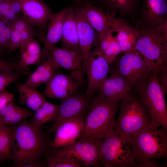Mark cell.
<instances>
[{"label":"cell","mask_w":167,"mask_h":167,"mask_svg":"<svg viewBox=\"0 0 167 167\" xmlns=\"http://www.w3.org/2000/svg\"><path fill=\"white\" fill-rule=\"evenodd\" d=\"M130 140L137 164L145 161L167 158V129L150 126L131 135Z\"/></svg>","instance_id":"obj_5"},{"label":"cell","mask_w":167,"mask_h":167,"mask_svg":"<svg viewBox=\"0 0 167 167\" xmlns=\"http://www.w3.org/2000/svg\"><path fill=\"white\" fill-rule=\"evenodd\" d=\"M86 116L75 117L62 123L55 132L50 148L65 147L77 140L83 131Z\"/></svg>","instance_id":"obj_16"},{"label":"cell","mask_w":167,"mask_h":167,"mask_svg":"<svg viewBox=\"0 0 167 167\" xmlns=\"http://www.w3.org/2000/svg\"><path fill=\"white\" fill-rule=\"evenodd\" d=\"M79 47L84 61L83 69L93 45L99 42L98 36L86 19L81 6H74Z\"/></svg>","instance_id":"obj_14"},{"label":"cell","mask_w":167,"mask_h":167,"mask_svg":"<svg viewBox=\"0 0 167 167\" xmlns=\"http://www.w3.org/2000/svg\"><path fill=\"white\" fill-rule=\"evenodd\" d=\"M138 24L160 27L167 24V0H142Z\"/></svg>","instance_id":"obj_17"},{"label":"cell","mask_w":167,"mask_h":167,"mask_svg":"<svg viewBox=\"0 0 167 167\" xmlns=\"http://www.w3.org/2000/svg\"><path fill=\"white\" fill-rule=\"evenodd\" d=\"M10 9L16 13L20 14L21 5L19 0H10Z\"/></svg>","instance_id":"obj_42"},{"label":"cell","mask_w":167,"mask_h":167,"mask_svg":"<svg viewBox=\"0 0 167 167\" xmlns=\"http://www.w3.org/2000/svg\"><path fill=\"white\" fill-rule=\"evenodd\" d=\"M93 97L88 96L85 92H78L62 100L57 115L48 129L49 133H55L59 126L69 119L79 116H86Z\"/></svg>","instance_id":"obj_10"},{"label":"cell","mask_w":167,"mask_h":167,"mask_svg":"<svg viewBox=\"0 0 167 167\" xmlns=\"http://www.w3.org/2000/svg\"><path fill=\"white\" fill-rule=\"evenodd\" d=\"M81 7L88 22L98 34L100 42L106 34L111 20L116 12L108 11L105 13L100 8L88 4Z\"/></svg>","instance_id":"obj_21"},{"label":"cell","mask_w":167,"mask_h":167,"mask_svg":"<svg viewBox=\"0 0 167 167\" xmlns=\"http://www.w3.org/2000/svg\"><path fill=\"white\" fill-rule=\"evenodd\" d=\"M10 9V0H3L0 5V18H3Z\"/></svg>","instance_id":"obj_41"},{"label":"cell","mask_w":167,"mask_h":167,"mask_svg":"<svg viewBox=\"0 0 167 167\" xmlns=\"http://www.w3.org/2000/svg\"><path fill=\"white\" fill-rule=\"evenodd\" d=\"M59 105L52 104L46 101L34 113L29 122L31 126L37 131L41 130V127L48 122H52L55 119Z\"/></svg>","instance_id":"obj_26"},{"label":"cell","mask_w":167,"mask_h":167,"mask_svg":"<svg viewBox=\"0 0 167 167\" xmlns=\"http://www.w3.org/2000/svg\"><path fill=\"white\" fill-rule=\"evenodd\" d=\"M101 166L105 167H136L130 142V136L116 132L114 130L103 139L99 151Z\"/></svg>","instance_id":"obj_6"},{"label":"cell","mask_w":167,"mask_h":167,"mask_svg":"<svg viewBox=\"0 0 167 167\" xmlns=\"http://www.w3.org/2000/svg\"><path fill=\"white\" fill-rule=\"evenodd\" d=\"M13 141V133L10 127L0 124V163L10 160Z\"/></svg>","instance_id":"obj_28"},{"label":"cell","mask_w":167,"mask_h":167,"mask_svg":"<svg viewBox=\"0 0 167 167\" xmlns=\"http://www.w3.org/2000/svg\"><path fill=\"white\" fill-rule=\"evenodd\" d=\"M114 40L119 45L121 52H126L132 49L136 42L138 32L135 28L126 19L113 16L109 26Z\"/></svg>","instance_id":"obj_18"},{"label":"cell","mask_w":167,"mask_h":167,"mask_svg":"<svg viewBox=\"0 0 167 167\" xmlns=\"http://www.w3.org/2000/svg\"><path fill=\"white\" fill-rule=\"evenodd\" d=\"M3 0H0V5L1 4V3L2 1Z\"/></svg>","instance_id":"obj_44"},{"label":"cell","mask_w":167,"mask_h":167,"mask_svg":"<svg viewBox=\"0 0 167 167\" xmlns=\"http://www.w3.org/2000/svg\"><path fill=\"white\" fill-rule=\"evenodd\" d=\"M121 52L120 48L117 43L114 40L102 54L109 65L117 58Z\"/></svg>","instance_id":"obj_33"},{"label":"cell","mask_w":167,"mask_h":167,"mask_svg":"<svg viewBox=\"0 0 167 167\" xmlns=\"http://www.w3.org/2000/svg\"><path fill=\"white\" fill-rule=\"evenodd\" d=\"M19 94L20 104L27 106L31 110L36 111L47 100L44 94L34 88L24 85L23 84L15 82Z\"/></svg>","instance_id":"obj_25"},{"label":"cell","mask_w":167,"mask_h":167,"mask_svg":"<svg viewBox=\"0 0 167 167\" xmlns=\"http://www.w3.org/2000/svg\"><path fill=\"white\" fill-rule=\"evenodd\" d=\"M164 165L157 162L155 160H147L137 164L136 167H162Z\"/></svg>","instance_id":"obj_40"},{"label":"cell","mask_w":167,"mask_h":167,"mask_svg":"<svg viewBox=\"0 0 167 167\" xmlns=\"http://www.w3.org/2000/svg\"><path fill=\"white\" fill-rule=\"evenodd\" d=\"M119 106V115L114 127V130L117 133L130 136L138 131L152 126L148 114L133 92L129 97L121 101Z\"/></svg>","instance_id":"obj_7"},{"label":"cell","mask_w":167,"mask_h":167,"mask_svg":"<svg viewBox=\"0 0 167 167\" xmlns=\"http://www.w3.org/2000/svg\"></svg>","instance_id":"obj_45"},{"label":"cell","mask_w":167,"mask_h":167,"mask_svg":"<svg viewBox=\"0 0 167 167\" xmlns=\"http://www.w3.org/2000/svg\"><path fill=\"white\" fill-rule=\"evenodd\" d=\"M109 67L110 65L96 46L91 51L83 68L84 73L88 78L85 92L87 95L93 96L99 85L107 77Z\"/></svg>","instance_id":"obj_12"},{"label":"cell","mask_w":167,"mask_h":167,"mask_svg":"<svg viewBox=\"0 0 167 167\" xmlns=\"http://www.w3.org/2000/svg\"><path fill=\"white\" fill-rule=\"evenodd\" d=\"M60 67L50 54L47 59L41 62L36 69L30 74L23 84L27 86L36 89L41 84H45Z\"/></svg>","instance_id":"obj_23"},{"label":"cell","mask_w":167,"mask_h":167,"mask_svg":"<svg viewBox=\"0 0 167 167\" xmlns=\"http://www.w3.org/2000/svg\"><path fill=\"white\" fill-rule=\"evenodd\" d=\"M44 166V165L42 162L38 161L26 164L23 167H42Z\"/></svg>","instance_id":"obj_43"},{"label":"cell","mask_w":167,"mask_h":167,"mask_svg":"<svg viewBox=\"0 0 167 167\" xmlns=\"http://www.w3.org/2000/svg\"><path fill=\"white\" fill-rule=\"evenodd\" d=\"M21 15L10 9L2 18L7 22L12 24Z\"/></svg>","instance_id":"obj_39"},{"label":"cell","mask_w":167,"mask_h":167,"mask_svg":"<svg viewBox=\"0 0 167 167\" xmlns=\"http://www.w3.org/2000/svg\"><path fill=\"white\" fill-rule=\"evenodd\" d=\"M110 74V76L105 79L98 86L96 94L119 102L129 97L133 91L131 85L119 75Z\"/></svg>","instance_id":"obj_15"},{"label":"cell","mask_w":167,"mask_h":167,"mask_svg":"<svg viewBox=\"0 0 167 167\" xmlns=\"http://www.w3.org/2000/svg\"><path fill=\"white\" fill-rule=\"evenodd\" d=\"M23 16L32 26L44 29L53 14L50 9L40 0H19Z\"/></svg>","instance_id":"obj_19"},{"label":"cell","mask_w":167,"mask_h":167,"mask_svg":"<svg viewBox=\"0 0 167 167\" xmlns=\"http://www.w3.org/2000/svg\"><path fill=\"white\" fill-rule=\"evenodd\" d=\"M133 92L138 97L148 114L152 126L167 129V110L164 92L157 75L152 70Z\"/></svg>","instance_id":"obj_4"},{"label":"cell","mask_w":167,"mask_h":167,"mask_svg":"<svg viewBox=\"0 0 167 167\" xmlns=\"http://www.w3.org/2000/svg\"><path fill=\"white\" fill-rule=\"evenodd\" d=\"M138 35L132 49L139 52L153 70L167 66V24L160 27L138 24Z\"/></svg>","instance_id":"obj_3"},{"label":"cell","mask_w":167,"mask_h":167,"mask_svg":"<svg viewBox=\"0 0 167 167\" xmlns=\"http://www.w3.org/2000/svg\"><path fill=\"white\" fill-rule=\"evenodd\" d=\"M157 77L165 94L167 92V66L156 70Z\"/></svg>","instance_id":"obj_36"},{"label":"cell","mask_w":167,"mask_h":167,"mask_svg":"<svg viewBox=\"0 0 167 167\" xmlns=\"http://www.w3.org/2000/svg\"><path fill=\"white\" fill-rule=\"evenodd\" d=\"M12 24L3 18H0V52L1 49L8 48Z\"/></svg>","instance_id":"obj_32"},{"label":"cell","mask_w":167,"mask_h":167,"mask_svg":"<svg viewBox=\"0 0 167 167\" xmlns=\"http://www.w3.org/2000/svg\"><path fill=\"white\" fill-rule=\"evenodd\" d=\"M103 139L77 140L60 148H50L46 153L73 160L83 167H99V148Z\"/></svg>","instance_id":"obj_8"},{"label":"cell","mask_w":167,"mask_h":167,"mask_svg":"<svg viewBox=\"0 0 167 167\" xmlns=\"http://www.w3.org/2000/svg\"><path fill=\"white\" fill-rule=\"evenodd\" d=\"M20 59L17 63L21 74H30L28 66L38 65L41 61V51L40 45L33 38L30 37L22 41L20 46Z\"/></svg>","instance_id":"obj_22"},{"label":"cell","mask_w":167,"mask_h":167,"mask_svg":"<svg viewBox=\"0 0 167 167\" xmlns=\"http://www.w3.org/2000/svg\"><path fill=\"white\" fill-rule=\"evenodd\" d=\"M12 28L19 32L27 30L33 29L32 26L21 15L12 24Z\"/></svg>","instance_id":"obj_35"},{"label":"cell","mask_w":167,"mask_h":167,"mask_svg":"<svg viewBox=\"0 0 167 167\" xmlns=\"http://www.w3.org/2000/svg\"><path fill=\"white\" fill-rule=\"evenodd\" d=\"M6 69L13 70L20 73L18 68L17 63L0 60V71Z\"/></svg>","instance_id":"obj_38"},{"label":"cell","mask_w":167,"mask_h":167,"mask_svg":"<svg viewBox=\"0 0 167 167\" xmlns=\"http://www.w3.org/2000/svg\"><path fill=\"white\" fill-rule=\"evenodd\" d=\"M68 9V7L53 14L49 21L46 36L43 41L44 46L41 49V61L47 59L52 48L61 39L64 20Z\"/></svg>","instance_id":"obj_20"},{"label":"cell","mask_w":167,"mask_h":167,"mask_svg":"<svg viewBox=\"0 0 167 167\" xmlns=\"http://www.w3.org/2000/svg\"><path fill=\"white\" fill-rule=\"evenodd\" d=\"M64 48L71 49L80 48L74 6L71 5L65 15L61 39Z\"/></svg>","instance_id":"obj_24"},{"label":"cell","mask_w":167,"mask_h":167,"mask_svg":"<svg viewBox=\"0 0 167 167\" xmlns=\"http://www.w3.org/2000/svg\"><path fill=\"white\" fill-rule=\"evenodd\" d=\"M22 41L20 33L12 28L9 41L8 49L9 53H11L15 49L20 47Z\"/></svg>","instance_id":"obj_34"},{"label":"cell","mask_w":167,"mask_h":167,"mask_svg":"<svg viewBox=\"0 0 167 167\" xmlns=\"http://www.w3.org/2000/svg\"><path fill=\"white\" fill-rule=\"evenodd\" d=\"M119 101L97 94L92 99L78 140L104 139L114 130Z\"/></svg>","instance_id":"obj_2"},{"label":"cell","mask_w":167,"mask_h":167,"mask_svg":"<svg viewBox=\"0 0 167 167\" xmlns=\"http://www.w3.org/2000/svg\"><path fill=\"white\" fill-rule=\"evenodd\" d=\"M19 72L12 69L0 71V93L6 90L11 84L20 78Z\"/></svg>","instance_id":"obj_30"},{"label":"cell","mask_w":167,"mask_h":167,"mask_svg":"<svg viewBox=\"0 0 167 167\" xmlns=\"http://www.w3.org/2000/svg\"><path fill=\"white\" fill-rule=\"evenodd\" d=\"M44 94L48 98L62 100L78 92V85L70 75L58 71L45 84Z\"/></svg>","instance_id":"obj_13"},{"label":"cell","mask_w":167,"mask_h":167,"mask_svg":"<svg viewBox=\"0 0 167 167\" xmlns=\"http://www.w3.org/2000/svg\"><path fill=\"white\" fill-rule=\"evenodd\" d=\"M110 12H118L122 17L136 13L140 8L142 0H101Z\"/></svg>","instance_id":"obj_27"},{"label":"cell","mask_w":167,"mask_h":167,"mask_svg":"<svg viewBox=\"0 0 167 167\" xmlns=\"http://www.w3.org/2000/svg\"><path fill=\"white\" fill-rule=\"evenodd\" d=\"M14 96L6 91L0 93V110L9 102L13 101Z\"/></svg>","instance_id":"obj_37"},{"label":"cell","mask_w":167,"mask_h":167,"mask_svg":"<svg viewBox=\"0 0 167 167\" xmlns=\"http://www.w3.org/2000/svg\"><path fill=\"white\" fill-rule=\"evenodd\" d=\"M34 113L30 109L18 106L15 110L0 118V124L6 125L16 124L33 116Z\"/></svg>","instance_id":"obj_29"},{"label":"cell","mask_w":167,"mask_h":167,"mask_svg":"<svg viewBox=\"0 0 167 167\" xmlns=\"http://www.w3.org/2000/svg\"><path fill=\"white\" fill-rule=\"evenodd\" d=\"M46 166L48 167H83L77 162L65 157L52 156L46 154Z\"/></svg>","instance_id":"obj_31"},{"label":"cell","mask_w":167,"mask_h":167,"mask_svg":"<svg viewBox=\"0 0 167 167\" xmlns=\"http://www.w3.org/2000/svg\"><path fill=\"white\" fill-rule=\"evenodd\" d=\"M27 119L10 126L14 136L10 158L12 167H23L39 161L50 148L52 141L48 135L34 129Z\"/></svg>","instance_id":"obj_1"},{"label":"cell","mask_w":167,"mask_h":167,"mask_svg":"<svg viewBox=\"0 0 167 167\" xmlns=\"http://www.w3.org/2000/svg\"><path fill=\"white\" fill-rule=\"evenodd\" d=\"M50 54L60 67L66 69L79 88H85L86 81L83 69V57L80 48L71 49L55 46Z\"/></svg>","instance_id":"obj_11"},{"label":"cell","mask_w":167,"mask_h":167,"mask_svg":"<svg viewBox=\"0 0 167 167\" xmlns=\"http://www.w3.org/2000/svg\"><path fill=\"white\" fill-rule=\"evenodd\" d=\"M111 64L112 65L109 72L122 76L131 85L133 90L140 85L153 70L143 56L134 49L124 53Z\"/></svg>","instance_id":"obj_9"}]
</instances>
